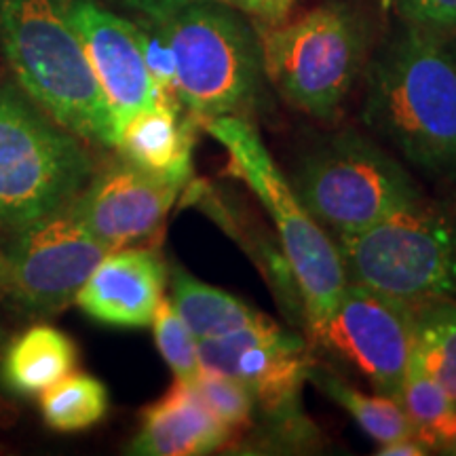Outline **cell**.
<instances>
[{"instance_id":"6da1fadb","label":"cell","mask_w":456,"mask_h":456,"mask_svg":"<svg viewBox=\"0 0 456 456\" xmlns=\"http://www.w3.org/2000/svg\"><path fill=\"white\" fill-rule=\"evenodd\" d=\"M406 24L368 66L362 118L425 175L456 182V53Z\"/></svg>"},{"instance_id":"7a4b0ae2","label":"cell","mask_w":456,"mask_h":456,"mask_svg":"<svg viewBox=\"0 0 456 456\" xmlns=\"http://www.w3.org/2000/svg\"><path fill=\"white\" fill-rule=\"evenodd\" d=\"M0 37L17 83L34 104L83 142L117 146L110 108L68 0H0Z\"/></svg>"},{"instance_id":"3957f363","label":"cell","mask_w":456,"mask_h":456,"mask_svg":"<svg viewBox=\"0 0 456 456\" xmlns=\"http://www.w3.org/2000/svg\"><path fill=\"white\" fill-rule=\"evenodd\" d=\"M175 57L178 95L205 127L220 117L248 118L262 91V43L241 11L192 0L161 21Z\"/></svg>"},{"instance_id":"277c9868","label":"cell","mask_w":456,"mask_h":456,"mask_svg":"<svg viewBox=\"0 0 456 456\" xmlns=\"http://www.w3.org/2000/svg\"><path fill=\"white\" fill-rule=\"evenodd\" d=\"M289 184L334 239L359 235L425 201L408 169L357 131H342L306 151Z\"/></svg>"},{"instance_id":"5b68a950","label":"cell","mask_w":456,"mask_h":456,"mask_svg":"<svg viewBox=\"0 0 456 456\" xmlns=\"http://www.w3.org/2000/svg\"><path fill=\"white\" fill-rule=\"evenodd\" d=\"M94 175L83 140L28 95L0 87V231H20L70 205Z\"/></svg>"},{"instance_id":"8992f818","label":"cell","mask_w":456,"mask_h":456,"mask_svg":"<svg viewBox=\"0 0 456 456\" xmlns=\"http://www.w3.org/2000/svg\"><path fill=\"white\" fill-rule=\"evenodd\" d=\"M205 129L224 146L231 157V171L252 188L277 226L279 243L305 302L309 326L323 319L346 285L334 239L306 212L249 118L220 117L205 125Z\"/></svg>"},{"instance_id":"52a82bcc","label":"cell","mask_w":456,"mask_h":456,"mask_svg":"<svg viewBox=\"0 0 456 456\" xmlns=\"http://www.w3.org/2000/svg\"><path fill=\"white\" fill-rule=\"evenodd\" d=\"M265 77L281 98L315 118H332L366 61V26L345 3H328L262 32Z\"/></svg>"},{"instance_id":"ba28073f","label":"cell","mask_w":456,"mask_h":456,"mask_svg":"<svg viewBox=\"0 0 456 456\" xmlns=\"http://www.w3.org/2000/svg\"><path fill=\"white\" fill-rule=\"evenodd\" d=\"M334 243L346 281L412 306L456 296V228L427 201Z\"/></svg>"},{"instance_id":"9c48e42d","label":"cell","mask_w":456,"mask_h":456,"mask_svg":"<svg viewBox=\"0 0 456 456\" xmlns=\"http://www.w3.org/2000/svg\"><path fill=\"white\" fill-rule=\"evenodd\" d=\"M106 254L68 205L13 232L0 252V294L28 315H53L77 300Z\"/></svg>"},{"instance_id":"30bf717a","label":"cell","mask_w":456,"mask_h":456,"mask_svg":"<svg viewBox=\"0 0 456 456\" xmlns=\"http://www.w3.org/2000/svg\"><path fill=\"white\" fill-rule=\"evenodd\" d=\"M309 330L374 393L399 395L412 362V305L346 281L332 311Z\"/></svg>"},{"instance_id":"8fae6325","label":"cell","mask_w":456,"mask_h":456,"mask_svg":"<svg viewBox=\"0 0 456 456\" xmlns=\"http://www.w3.org/2000/svg\"><path fill=\"white\" fill-rule=\"evenodd\" d=\"M197 349L201 370L237 380L252 393L256 406L296 425L300 389L311 368L309 346L298 334L269 319L216 338H199Z\"/></svg>"},{"instance_id":"7c38bea8","label":"cell","mask_w":456,"mask_h":456,"mask_svg":"<svg viewBox=\"0 0 456 456\" xmlns=\"http://www.w3.org/2000/svg\"><path fill=\"white\" fill-rule=\"evenodd\" d=\"M68 13L110 108L118 138L131 117L165 104L144 64L138 26L102 7L98 0H68Z\"/></svg>"},{"instance_id":"4fadbf2b","label":"cell","mask_w":456,"mask_h":456,"mask_svg":"<svg viewBox=\"0 0 456 456\" xmlns=\"http://www.w3.org/2000/svg\"><path fill=\"white\" fill-rule=\"evenodd\" d=\"M180 191L121 159L91 175L70 209L91 235L114 252L157 232Z\"/></svg>"},{"instance_id":"5bb4252c","label":"cell","mask_w":456,"mask_h":456,"mask_svg":"<svg viewBox=\"0 0 456 456\" xmlns=\"http://www.w3.org/2000/svg\"><path fill=\"white\" fill-rule=\"evenodd\" d=\"M165 279L167 269L155 249H114L95 266L74 302L106 326L146 328L163 300Z\"/></svg>"},{"instance_id":"9a60e30c","label":"cell","mask_w":456,"mask_h":456,"mask_svg":"<svg viewBox=\"0 0 456 456\" xmlns=\"http://www.w3.org/2000/svg\"><path fill=\"white\" fill-rule=\"evenodd\" d=\"M232 433L192 385L175 383L144 410L138 436L125 452L138 456H199L226 446Z\"/></svg>"},{"instance_id":"2e32d148","label":"cell","mask_w":456,"mask_h":456,"mask_svg":"<svg viewBox=\"0 0 456 456\" xmlns=\"http://www.w3.org/2000/svg\"><path fill=\"white\" fill-rule=\"evenodd\" d=\"M195 127V118L184 117L182 108L157 104L123 125L114 148L123 161L182 188L192 174Z\"/></svg>"},{"instance_id":"e0dca14e","label":"cell","mask_w":456,"mask_h":456,"mask_svg":"<svg viewBox=\"0 0 456 456\" xmlns=\"http://www.w3.org/2000/svg\"><path fill=\"white\" fill-rule=\"evenodd\" d=\"M77 366V346L61 330L32 326L11 342L0 363V379L17 395H37Z\"/></svg>"},{"instance_id":"ac0fdd59","label":"cell","mask_w":456,"mask_h":456,"mask_svg":"<svg viewBox=\"0 0 456 456\" xmlns=\"http://www.w3.org/2000/svg\"><path fill=\"white\" fill-rule=\"evenodd\" d=\"M171 302L197 340L216 338L269 322L265 313L252 309L248 302L235 298L224 289L199 281L182 269L174 271Z\"/></svg>"},{"instance_id":"d6986e66","label":"cell","mask_w":456,"mask_h":456,"mask_svg":"<svg viewBox=\"0 0 456 456\" xmlns=\"http://www.w3.org/2000/svg\"><path fill=\"white\" fill-rule=\"evenodd\" d=\"M309 380L317 387L323 395L345 408L353 416V420L372 437L374 442L391 444L403 437H414L412 425H410L406 412L397 397L383 395V393H368L355 389V387L342 380L330 370L311 363Z\"/></svg>"},{"instance_id":"ffe728a7","label":"cell","mask_w":456,"mask_h":456,"mask_svg":"<svg viewBox=\"0 0 456 456\" xmlns=\"http://www.w3.org/2000/svg\"><path fill=\"white\" fill-rule=\"evenodd\" d=\"M412 357L456 403V300L412 306Z\"/></svg>"},{"instance_id":"44dd1931","label":"cell","mask_w":456,"mask_h":456,"mask_svg":"<svg viewBox=\"0 0 456 456\" xmlns=\"http://www.w3.org/2000/svg\"><path fill=\"white\" fill-rule=\"evenodd\" d=\"M397 399L412 425L416 440L425 444L427 450L436 448L444 452L456 433V403L414 357Z\"/></svg>"},{"instance_id":"7402d4cb","label":"cell","mask_w":456,"mask_h":456,"mask_svg":"<svg viewBox=\"0 0 456 456\" xmlns=\"http://www.w3.org/2000/svg\"><path fill=\"white\" fill-rule=\"evenodd\" d=\"M41 412L51 429L85 431L108 412V389L91 374L70 372L41 393Z\"/></svg>"},{"instance_id":"603a6c76","label":"cell","mask_w":456,"mask_h":456,"mask_svg":"<svg viewBox=\"0 0 456 456\" xmlns=\"http://www.w3.org/2000/svg\"><path fill=\"white\" fill-rule=\"evenodd\" d=\"M152 332H155L157 349L161 353L165 363L171 368L178 383L192 385L201 372L199 362L197 338L186 326L184 319L175 311L174 302L163 298L159 302L155 317H152Z\"/></svg>"},{"instance_id":"cb8c5ba5","label":"cell","mask_w":456,"mask_h":456,"mask_svg":"<svg viewBox=\"0 0 456 456\" xmlns=\"http://www.w3.org/2000/svg\"><path fill=\"white\" fill-rule=\"evenodd\" d=\"M208 408L231 433L243 431L254 423L256 402L252 393L228 376L201 370L192 383Z\"/></svg>"},{"instance_id":"d4e9b609","label":"cell","mask_w":456,"mask_h":456,"mask_svg":"<svg viewBox=\"0 0 456 456\" xmlns=\"http://www.w3.org/2000/svg\"><path fill=\"white\" fill-rule=\"evenodd\" d=\"M135 26H138V41L148 74H151L152 81L161 91L165 104L182 108L178 95V77H175V57L161 21L142 17V24Z\"/></svg>"},{"instance_id":"484cf974","label":"cell","mask_w":456,"mask_h":456,"mask_svg":"<svg viewBox=\"0 0 456 456\" xmlns=\"http://www.w3.org/2000/svg\"><path fill=\"white\" fill-rule=\"evenodd\" d=\"M406 24L436 34L456 32V0H389Z\"/></svg>"},{"instance_id":"4316f807","label":"cell","mask_w":456,"mask_h":456,"mask_svg":"<svg viewBox=\"0 0 456 456\" xmlns=\"http://www.w3.org/2000/svg\"><path fill=\"white\" fill-rule=\"evenodd\" d=\"M216 3L241 11V13L262 21L265 26H275L279 21H283L289 11L281 0H216Z\"/></svg>"},{"instance_id":"83f0119b","label":"cell","mask_w":456,"mask_h":456,"mask_svg":"<svg viewBox=\"0 0 456 456\" xmlns=\"http://www.w3.org/2000/svg\"><path fill=\"white\" fill-rule=\"evenodd\" d=\"M123 7H127L135 13H140L146 20L163 21L174 13L175 9H180L182 4H186L188 0H117Z\"/></svg>"},{"instance_id":"f1b7e54d","label":"cell","mask_w":456,"mask_h":456,"mask_svg":"<svg viewBox=\"0 0 456 456\" xmlns=\"http://www.w3.org/2000/svg\"><path fill=\"white\" fill-rule=\"evenodd\" d=\"M429 452L425 444H420L416 437H403V440L383 444L379 450L380 456H423Z\"/></svg>"},{"instance_id":"f546056e","label":"cell","mask_w":456,"mask_h":456,"mask_svg":"<svg viewBox=\"0 0 456 456\" xmlns=\"http://www.w3.org/2000/svg\"><path fill=\"white\" fill-rule=\"evenodd\" d=\"M444 454H454L456 456V433H454V437H452V442L448 444V448L444 450Z\"/></svg>"},{"instance_id":"4dcf8cb0","label":"cell","mask_w":456,"mask_h":456,"mask_svg":"<svg viewBox=\"0 0 456 456\" xmlns=\"http://www.w3.org/2000/svg\"><path fill=\"white\" fill-rule=\"evenodd\" d=\"M281 3H283V4H285V7H288V9H289V7H292V0H281Z\"/></svg>"},{"instance_id":"1f68e13d","label":"cell","mask_w":456,"mask_h":456,"mask_svg":"<svg viewBox=\"0 0 456 456\" xmlns=\"http://www.w3.org/2000/svg\"><path fill=\"white\" fill-rule=\"evenodd\" d=\"M0 338H3V330H0Z\"/></svg>"},{"instance_id":"d6a6232c","label":"cell","mask_w":456,"mask_h":456,"mask_svg":"<svg viewBox=\"0 0 456 456\" xmlns=\"http://www.w3.org/2000/svg\"><path fill=\"white\" fill-rule=\"evenodd\" d=\"M188 3H191V0H188Z\"/></svg>"}]
</instances>
